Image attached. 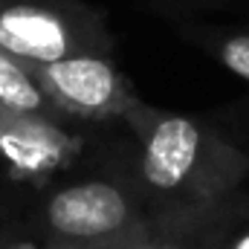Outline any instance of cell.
I'll return each instance as SVG.
<instances>
[{
  "mask_svg": "<svg viewBox=\"0 0 249 249\" xmlns=\"http://www.w3.org/2000/svg\"><path fill=\"white\" fill-rule=\"evenodd\" d=\"M139 145L136 183L151 212H186L235 194L249 177V154L209 122L142 99L122 119Z\"/></svg>",
  "mask_w": 249,
  "mask_h": 249,
  "instance_id": "obj_1",
  "label": "cell"
},
{
  "mask_svg": "<svg viewBox=\"0 0 249 249\" xmlns=\"http://www.w3.org/2000/svg\"><path fill=\"white\" fill-rule=\"evenodd\" d=\"M148 214L136 180L81 177L50 188L41 203L44 249H105Z\"/></svg>",
  "mask_w": 249,
  "mask_h": 249,
  "instance_id": "obj_2",
  "label": "cell"
},
{
  "mask_svg": "<svg viewBox=\"0 0 249 249\" xmlns=\"http://www.w3.org/2000/svg\"><path fill=\"white\" fill-rule=\"evenodd\" d=\"M0 50L23 64H53L113 55V35L105 15L81 0H0Z\"/></svg>",
  "mask_w": 249,
  "mask_h": 249,
  "instance_id": "obj_3",
  "label": "cell"
},
{
  "mask_svg": "<svg viewBox=\"0 0 249 249\" xmlns=\"http://www.w3.org/2000/svg\"><path fill=\"white\" fill-rule=\"evenodd\" d=\"M29 70L64 119L122 122L139 99L113 55H72L53 64H29Z\"/></svg>",
  "mask_w": 249,
  "mask_h": 249,
  "instance_id": "obj_4",
  "label": "cell"
},
{
  "mask_svg": "<svg viewBox=\"0 0 249 249\" xmlns=\"http://www.w3.org/2000/svg\"><path fill=\"white\" fill-rule=\"evenodd\" d=\"M61 116L18 113L0 107V160L15 180H44L72 157V136Z\"/></svg>",
  "mask_w": 249,
  "mask_h": 249,
  "instance_id": "obj_5",
  "label": "cell"
},
{
  "mask_svg": "<svg viewBox=\"0 0 249 249\" xmlns=\"http://www.w3.org/2000/svg\"><path fill=\"white\" fill-rule=\"evenodd\" d=\"M160 238L154 249H226L232 235L249 220V197L244 188L235 194L186 212H154Z\"/></svg>",
  "mask_w": 249,
  "mask_h": 249,
  "instance_id": "obj_6",
  "label": "cell"
},
{
  "mask_svg": "<svg viewBox=\"0 0 249 249\" xmlns=\"http://www.w3.org/2000/svg\"><path fill=\"white\" fill-rule=\"evenodd\" d=\"M0 107L18 113H41V116H61L50 99L44 96L41 84L35 81L29 64L18 61L15 55L0 50ZM64 119V116H61Z\"/></svg>",
  "mask_w": 249,
  "mask_h": 249,
  "instance_id": "obj_7",
  "label": "cell"
},
{
  "mask_svg": "<svg viewBox=\"0 0 249 249\" xmlns=\"http://www.w3.org/2000/svg\"><path fill=\"white\" fill-rule=\"evenodd\" d=\"M214 55L229 72H235L238 78L249 81V32L223 35L214 44Z\"/></svg>",
  "mask_w": 249,
  "mask_h": 249,
  "instance_id": "obj_8",
  "label": "cell"
},
{
  "mask_svg": "<svg viewBox=\"0 0 249 249\" xmlns=\"http://www.w3.org/2000/svg\"><path fill=\"white\" fill-rule=\"evenodd\" d=\"M157 238H160V220H157V214L148 209V214H145L130 232H124L122 238H116L113 244H107L105 249H154Z\"/></svg>",
  "mask_w": 249,
  "mask_h": 249,
  "instance_id": "obj_9",
  "label": "cell"
},
{
  "mask_svg": "<svg viewBox=\"0 0 249 249\" xmlns=\"http://www.w3.org/2000/svg\"><path fill=\"white\" fill-rule=\"evenodd\" d=\"M226 249H249V229H238L232 241L226 244Z\"/></svg>",
  "mask_w": 249,
  "mask_h": 249,
  "instance_id": "obj_10",
  "label": "cell"
}]
</instances>
